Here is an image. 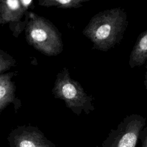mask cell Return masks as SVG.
<instances>
[{
    "mask_svg": "<svg viewBox=\"0 0 147 147\" xmlns=\"http://www.w3.org/2000/svg\"><path fill=\"white\" fill-rule=\"evenodd\" d=\"M127 25L125 10L115 7L94 16L82 33L92 43V49L106 52L121 42Z\"/></svg>",
    "mask_w": 147,
    "mask_h": 147,
    "instance_id": "6da1fadb",
    "label": "cell"
},
{
    "mask_svg": "<svg viewBox=\"0 0 147 147\" xmlns=\"http://www.w3.org/2000/svg\"><path fill=\"white\" fill-rule=\"evenodd\" d=\"M25 32L28 44L41 53L55 56L63 51V43L60 32L44 17L29 12V20Z\"/></svg>",
    "mask_w": 147,
    "mask_h": 147,
    "instance_id": "7a4b0ae2",
    "label": "cell"
},
{
    "mask_svg": "<svg viewBox=\"0 0 147 147\" xmlns=\"http://www.w3.org/2000/svg\"><path fill=\"white\" fill-rule=\"evenodd\" d=\"M52 92L55 98L63 100L65 106L77 115L83 112L87 115L95 110L94 98L85 92L79 82L71 78L66 67L57 73Z\"/></svg>",
    "mask_w": 147,
    "mask_h": 147,
    "instance_id": "3957f363",
    "label": "cell"
},
{
    "mask_svg": "<svg viewBox=\"0 0 147 147\" xmlns=\"http://www.w3.org/2000/svg\"><path fill=\"white\" fill-rule=\"evenodd\" d=\"M146 118L139 114L126 116L115 129H111L102 144V147H136Z\"/></svg>",
    "mask_w": 147,
    "mask_h": 147,
    "instance_id": "277c9868",
    "label": "cell"
},
{
    "mask_svg": "<svg viewBox=\"0 0 147 147\" xmlns=\"http://www.w3.org/2000/svg\"><path fill=\"white\" fill-rule=\"evenodd\" d=\"M32 0H0V23L9 24L13 35L18 37L25 29L29 18L22 21L28 14Z\"/></svg>",
    "mask_w": 147,
    "mask_h": 147,
    "instance_id": "5b68a950",
    "label": "cell"
},
{
    "mask_svg": "<svg viewBox=\"0 0 147 147\" xmlns=\"http://www.w3.org/2000/svg\"><path fill=\"white\" fill-rule=\"evenodd\" d=\"M7 140L10 147H56L36 126H18L9 133Z\"/></svg>",
    "mask_w": 147,
    "mask_h": 147,
    "instance_id": "8992f818",
    "label": "cell"
},
{
    "mask_svg": "<svg viewBox=\"0 0 147 147\" xmlns=\"http://www.w3.org/2000/svg\"><path fill=\"white\" fill-rule=\"evenodd\" d=\"M17 72H11L0 74V112L1 113L9 104L13 103L15 113H17L22 106L21 101L16 98V87L12 78Z\"/></svg>",
    "mask_w": 147,
    "mask_h": 147,
    "instance_id": "52a82bcc",
    "label": "cell"
},
{
    "mask_svg": "<svg viewBox=\"0 0 147 147\" xmlns=\"http://www.w3.org/2000/svg\"><path fill=\"white\" fill-rule=\"evenodd\" d=\"M147 61V29L140 34L129 56L130 68L140 67Z\"/></svg>",
    "mask_w": 147,
    "mask_h": 147,
    "instance_id": "ba28073f",
    "label": "cell"
},
{
    "mask_svg": "<svg viewBox=\"0 0 147 147\" xmlns=\"http://www.w3.org/2000/svg\"><path fill=\"white\" fill-rule=\"evenodd\" d=\"M90 0H38V4L43 7H56L61 9L78 8Z\"/></svg>",
    "mask_w": 147,
    "mask_h": 147,
    "instance_id": "9c48e42d",
    "label": "cell"
},
{
    "mask_svg": "<svg viewBox=\"0 0 147 147\" xmlns=\"http://www.w3.org/2000/svg\"><path fill=\"white\" fill-rule=\"evenodd\" d=\"M16 64V61L13 56L3 50H0V74H4L11 67L15 66Z\"/></svg>",
    "mask_w": 147,
    "mask_h": 147,
    "instance_id": "30bf717a",
    "label": "cell"
},
{
    "mask_svg": "<svg viewBox=\"0 0 147 147\" xmlns=\"http://www.w3.org/2000/svg\"><path fill=\"white\" fill-rule=\"evenodd\" d=\"M139 139L141 142V147H147V126L141 130Z\"/></svg>",
    "mask_w": 147,
    "mask_h": 147,
    "instance_id": "8fae6325",
    "label": "cell"
},
{
    "mask_svg": "<svg viewBox=\"0 0 147 147\" xmlns=\"http://www.w3.org/2000/svg\"><path fill=\"white\" fill-rule=\"evenodd\" d=\"M146 71L145 75V79H144V85L145 86V88L147 90V61L146 63Z\"/></svg>",
    "mask_w": 147,
    "mask_h": 147,
    "instance_id": "7c38bea8",
    "label": "cell"
},
{
    "mask_svg": "<svg viewBox=\"0 0 147 147\" xmlns=\"http://www.w3.org/2000/svg\"><path fill=\"white\" fill-rule=\"evenodd\" d=\"M95 147H98V146H95Z\"/></svg>",
    "mask_w": 147,
    "mask_h": 147,
    "instance_id": "4fadbf2b",
    "label": "cell"
}]
</instances>
